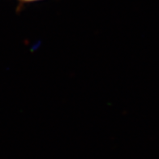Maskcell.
I'll return each instance as SVG.
<instances>
[{
  "label": "cell",
  "instance_id": "6da1fadb",
  "mask_svg": "<svg viewBox=\"0 0 159 159\" xmlns=\"http://www.w3.org/2000/svg\"><path fill=\"white\" fill-rule=\"evenodd\" d=\"M16 1L20 4H28V3H34V2H41L45 0H16Z\"/></svg>",
  "mask_w": 159,
  "mask_h": 159
}]
</instances>
